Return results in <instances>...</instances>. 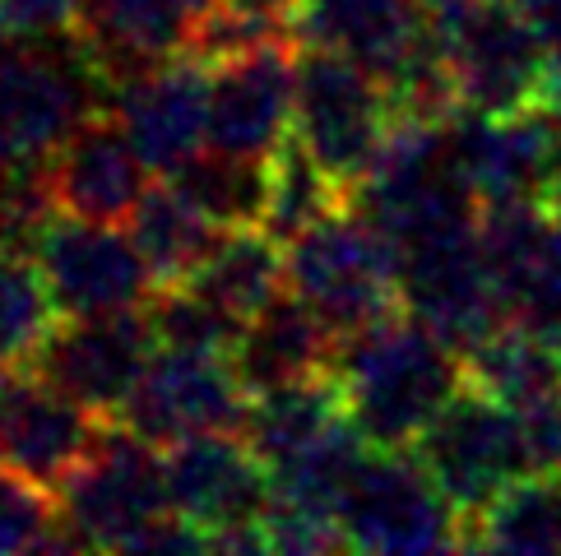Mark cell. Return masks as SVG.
I'll use <instances>...</instances> for the list:
<instances>
[{"mask_svg": "<svg viewBox=\"0 0 561 556\" xmlns=\"http://www.w3.org/2000/svg\"><path fill=\"white\" fill-rule=\"evenodd\" d=\"M334 375L344 390L348 422L376 450H413L440 408L465 390V357L413 311L339 339Z\"/></svg>", "mask_w": 561, "mask_h": 556, "instance_id": "6da1fadb", "label": "cell"}, {"mask_svg": "<svg viewBox=\"0 0 561 556\" xmlns=\"http://www.w3.org/2000/svg\"><path fill=\"white\" fill-rule=\"evenodd\" d=\"M112 97V79L79 33L51 43L0 37V163H47Z\"/></svg>", "mask_w": 561, "mask_h": 556, "instance_id": "7a4b0ae2", "label": "cell"}, {"mask_svg": "<svg viewBox=\"0 0 561 556\" xmlns=\"http://www.w3.org/2000/svg\"><path fill=\"white\" fill-rule=\"evenodd\" d=\"M56 496L75 543L93 552H130L139 533L172 514L163 450L116 417L103 422L93 450L70 468Z\"/></svg>", "mask_w": 561, "mask_h": 556, "instance_id": "3957f363", "label": "cell"}, {"mask_svg": "<svg viewBox=\"0 0 561 556\" xmlns=\"http://www.w3.org/2000/svg\"><path fill=\"white\" fill-rule=\"evenodd\" d=\"M459 112L511 116L538 103V43L511 0H423Z\"/></svg>", "mask_w": 561, "mask_h": 556, "instance_id": "277c9868", "label": "cell"}, {"mask_svg": "<svg viewBox=\"0 0 561 556\" xmlns=\"http://www.w3.org/2000/svg\"><path fill=\"white\" fill-rule=\"evenodd\" d=\"M288 288L339 339L404 306L394 251L357 209H339L288 242Z\"/></svg>", "mask_w": 561, "mask_h": 556, "instance_id": "5b68a950", "label": "cell"}, {"mask_svg": "<svg viewBox=\"0 0 561 556\" xmlns=\"http://www.w3.org/2000/svg\"><path fill=\"white\" fill-rule=\"evenodd\" d=\"M394 121L386 84L330 47H297L293 139L344 190L363 182L371 158Z\"/></svg>", "mask_w": 561, "mask_h": 556, "instance_id": "8992f818", "label": "cell"}, {"mask_svg": "<svg viewBox=\"0 0 561 556\" xmlns=\"http://www.w3.org/2000/svg\"><path fill=\"white\" fill-rule=\"evenodd\" d=\"M348 552H446L465 520L413 450H367L339 501Z\"/></svg>", "mask_w": 561, "mask_h": 556, "instance_id": "52a82bcc", "label": "cell"}, {"mask_svg": "<svg viewBox=\"0 0 561 556\" xmlns=\"http://www.w3.org/2000/svg\"><path fill=\"white\" fill-rule=\"evenodd\" d=\"M247 417H251V390L242 385L232 357L153 348L149 367L139 371L116 422H126L158 450H168L176 441H191V436L247 431Z\"/></svg>", "mask_w": 561, "mask_h": 556, "instance_id": "ba28073f", "label": "cell"}, {"mask_svg": "<svg viewBox=\"0 0 561 556\" xmlns=\"http://www.w3.org/2000/svg\"><path fill=\"white\" fill-rule=\"evenodd\" d=\"M413 454L436 478V487L450 496L459 520L478 514L501 487L525 478L515 408H506L483 390H473L469 381L440 408L436 422L417 436Z\"/></svg>", "mask_w": 561, "mask_h": 556, "instance_id": "9c48e42d", "label": "cell"}, {"mask_svg": "<svg viewBox=\"0 0 561 556\" xmlns=\"http://www.w3.org/2000/svg\"><path fill=\"white\" fill-rule=\"evenodd\" d=\"M394 265H399L404 311H413L446 344H455L459 357L511 321L496 278L483 260V246H478V228L417 242L399 251Z\"/></svg>", "mask_w": 561, "mask_h": 556, "instance_id": "30bf717a", "label": "cell"}, {"mask_svg": "<svg viewBox=\"0 0 561 556\" xmlns=\"http://www.w3.org/2000/svg\"><path fill=\"white\" fill-rule=\"evenodd\" d=\"M153 325L145 306L103 311V315H61L47 344L33 352V371L47 385L70 394L98 417H116L139 371L153 357Z\"/></svg>", "mask_w": 561, "mask_h": 556, "instance_id": "8fae6325", "label": "cell"}, {"mask_svg": "<svg viewBox=\"0 0 561 556\" xmlns=\"http://www.w3.org/2000/svg\"><path fill=\"white\" fill-rule=\"evenodd\" d=\"M297 37L278 33L214 61L209 74V149L270 163L293 135Z\"/></svg>", "mask_w": 561, "mask_h": 556, "instance_id": "7c38bea8", "label": "cell"}, {"mask_svg": "<svg viewBox=\"0 0 561 556\" xmlns=\"http://www.w3.org/2000/svg\"><path fill=\"white\" fill-rule=\"evenodd\" d=\"M33 260L61 315L130 311L153 297L145 255L116 223H89V218L56 209L43 236L33 242Z\"/></svg>", "mask_w": 561, "mask_h": 556, "instance_id": "4fadbf2b", "label": "cell"}, {"mask_svg": "<svg viewBox=\"0 0 561 556\" xmlns=\"http://www.w3.org/2000/svg\"><path fill=\"white\" fill-rule=\"evenodd\" d=\"M209 61L176 51L116 84L112 107L153 176H176L209 149Z\"/></svg>", "mask_w": 561, "mask_h": 556, "instance_id": "5bb4252c", "label": "cell"}, {"mask_svg": "<svg viewBox=\"0 0 561 556\" xmlns=\"http://www.w3.org/2000/svg\"><path fill=\"white\" fill-rule=\"evenodd\" d=\"M103 422L107 417L75 404L33 367H0V468L56 491L93 450Z\"/></svg>", "mask_w": 561, "mask_h": 556, "instance_id": "9a60e30c", "label": "cell"}, {"mask_svg": "<svg viewBox=\"0 0 561 556\" xmlns=\"http://www.w3.org/2000/svg\"><path fill=\"white\" fill-rule=\"evenodd\" d=\"M163 464H168L172 510L195 529H205L209 547L232 529L260 524V514L270 510V468L247 445L242 431L176 441L163 450Z\"/></svg>", "mask_w": 561, "mask_h": 556, "instance_id": "2e32d148", "label": "cell"}, {"mask_svg": "<svg viewBox=\"0 0 561 556\" xmlns=\"http://www.w3.org/2000/svg\"><path fill=\"white\" fill-rule=\"evenodd\" d=\"M455 149L483 205L501 200H543L552 176L561 172V112L519 107L511 116L455 112Z\"/></svg>", "mask_w": 561, "mask_h": 556, "instance_id": "e0dca14e", "label": "cell"}, {"mask_svg": "<svg viewBox=\"0 0 561 556\" xmlns=\"http://www.w3.org/2000/svg\"><path fill=\"white\" fill-rule=\"evenodd\" d=\"M149 167L135 153L116 107L93 112L84 126L47 158L51 200L61 213L89 218V223H130L135 205L149 190Z\"/></svg>", "mask_w": 561, "mask_h": 556, "instance_id": "ac0fdd59", "label": "cell"}, {"mask_svg": "<svg viewBox=\"0 0 561 556\" xmlns=\"http://www.w3.org/2000/svg\"><path fill=\"white\" fill-rule=\"evenodd\" d=\"M288 33L297 47L344 51L390 89L427 47V14L423 0H297Z\"/></svg>", "mask_w": 561, "mask_h": 556, "instance_id": "d6986e66", "label": "cell"}, {"mask_svg": "<svg viewBox=\"0 0 561 556\" xmlns=\"http://www.w3.org/2000/svg\"><path fill=\"white\" fill-rule=\"evenodd\" d=\"M79 43L116 84L191 47L182 0H79Z\"/></svg>", "mask_w": 561, "mask_h": 556, "instance_id": "ffe728a7", "label": "cell"}, {"mask_svg": "<svg viewBox=\"0 0 561 556\" xmlns=\"http://www.w3.org/2000/svg\"><path fill=\"white\" fill-rule=\"evenodd\" d=\"M339 334L320 321L297 292L278 297L242 329V344L232 348V367L251 394H265L274 385H293L307 375L334 371Z\"/></svg>", "mask_w": 561, "mask_h": 556, "instance_id": "44dd1931", "label": "cell"}, {"mask_svg": "<svg viewBox=\"0 0 561 556\" xmlns=\"http://www.w3.org/2000/svg\"><path fill=\"white\" fill-rule=\"evenodd\" d=\"M191 292H199L205 302L224 306L228 315H237L242 325H251L270 302H278L288 288V255L284 242L260 228V223H242V228H224V236L214 242V251L205 255V265L191 274V283H182Z\"/></svg>", "mask_w": 561, "mask_h": 556, "instance_id": "7402d4cb", "label": "cell"}, {"mask_svg": "<svg viewBox=\"0 0 561 556\" xmlns=\"http://www.w3.org/2000/svg\"><path fill=\"white\" fill-rule=\"evenodd\" d=\"M224 236V228L199 209L172 176H153L145 200L130 213V242L145 255L153 292L191 283V274L205 265V255Z\"/></svg>", "mask_w": 561, "mask_h": 556, "instance_id": "603a6c76", "label": "cell"}, {"mask_svg": "<svg viewBox=\"0 0 561 556\" xmlns=\"http://www.w3.org/2000/svg\"><path fill=\"white\" fill-rule=\"evenodd\" d=\"M344 413V390H339L334 371L307 375L293 385H274L265 394H251V417H247V445L265 460V468L293 460L297 450L320 441Z\"/></svg>", "mask_w": 561, "mask_h": 556, "instance_id": "cb8c5ba5", "label": "cell"}, {"mask_svg": "<svg viewBox=\"0 0 561 556\" xmlns=\"http://www.w3.org/2000/svg\"><path fill=\"white\" fill-rule=\"evenodd\" d=\"M459 552H561V473H525L469 514Z\"/></svg>", "mask_w": 561, "mask_h": 556, "instance_id": "d4e9b609", "label": "cell"}, {"mask_svg": "<svg viewBox=\"0 0 561 556\" xmlns=\"http://www.w3.org/2000/svg\"><path fill=\"white\" fill-rule=\"evenodd\" d=\"M465 381L506 408H525L534 399L561 394V352L525 325L506 321L478 348L465 352Z\"/></svg>", "mask_w": 561, "mask_h": 556, "instance_id": "484cf974", "label": "cell"}, {"mask_svg": "<svg viewBox=\"0 0 561 556\" xmlns=\"http://www.w3.org/2000/svg\"><path fill=\"white\" fill-rule=\"evenodd\" d=\"M339 209H348V190L288 135L270 158V200L260 213V228H270L288 246Z\"/></svg>", "mask_w": 561, "mask_h": 556, "instance_id": "4316f807", "label": "cell"}, {"mask_svg": "<svg viewBox=\"0 0 561 556\" xmlns=\"http://www.w3.org/2000/svg\"><path fill=\"white\" fill-rule=\"evenodd\" d=\"M191 200L205 209L218 228H242V223H260L270 200V163H255V158H232L205 149L172 176Z\"/></svg>", "mask_w": 561, "mask_h": 556, "instance_id": "83f0119b", "label": "cell"}, {"mask_svg": "<svg viewBox=\"0 0 561 556\" xmlns=\"http://www.w3.org/2000/svg\"><path fill=\"white\" fill-rule=\"evenodd\" d=\"M61 321L33 255L0 251V367H28Z\"/></svg>", "mask_w": 561, "mask_h": 556, "instance_id": "f1b7e54d", "label": "cell"}, {"mask_svg": "<svg viewBox=\"0 0 561 556\" xmlns=\"http://www.w3.org/2000/svg\"><path fill=\"white\" fill-rule=\"evenodd\" d=\"M0 552H79L51 487L0 468Z\"/></svg>", "mask_w": 561, "mask_h": 556, "instance_id": "f546056e", "label": "cell"}, {"mask_svg": "<svg viewBox=\"0 0 561 556\" xmlns=\"http://www.w3.org/2000/svg\"><path fill=\"white\" fill-rule=\"evenodd\" d=\"M149 325H153V344L158 348H186V352H224L232 357V348L242 344V321L228 315L224 306L205 302L191 288H163L153 292L149 302Z\"/></svg>", "mask_w": 561, "mask_h": 556, "instance_id": "4dcf8cb0", "label": "cell"}, {"mask_svg": "<svg viewBox=\"0 0 561 556\" xmlns=\"http://www.w3.org/2000/svg\"><path fill=\"white\" fill-rule=\"evenodd\" d=\"M56 200L47 163H0V251L33 255V242L51 223Z\"/></svg>", "mask_w": 561, "mask_h": 556, "instance_id": "1f68e13d", "label": "cell"}, {"mask_svg": "<svg viewBox=\"0 0 561 556\" xmlns=\"http://www.w3.org/2000/svg\"><path fill=\"white\" fill-rule=\"evenodd\" d=\"M511 321L561 352V223H552L534 269L511 297Z\"/></svg>", "mask_w": 561, "mask_h": 556, "instance_id": "d6a6232c", "label": "cell"}, {"mask_svg": "<svg viewBox=\"0 0 561 556\" xmlns=\"http://www.w3.org/2000/svg\"><path fill=\"white\" fill-rule=\"evenodd\" d=\"M79 33V0H0V37L51 43Z\"/></svg>", "mask_w": 561, "mask_h": 556, "instance_id": "836d02e7", "label": "cell"}, {"mask_svg": "<svg viewBox=\"0 0 561 556\" xmlns=\"http://www.w3.org/2000/svg\"><path fill=\"white\" fill-rule=\"evenodd\" d=\"M515 14L529 24L534 43H538V103L561 112V0H511Z\"/></svg>", "mask_w": 561, "mask_h": 556, "instance_id": "e575fe53", "label": "cell"}, {"mask_svg": "<svg viewBox=\"0 0 561 556\" xmlns=\"http://www.w3.org/2000/svg\"><path fill=\"white\" fill-rule=\"evenodd\" d=\"M232 10H242V14H255V19H274V24H288L293 10H297V0H228Z\"/></svg>", "mask_w": 561, "mask_h": 556, "instance_id": "d590c367", "label": "cell"}, {"mask_svg": "<svg viewBox=\"0 0 561 556\" xmlns=\"http://www.w3.org/2000/svg\"><path fill=\"white\" fill-rule=\"evenodd\" d=\"M218 5H224V0H182V10L191 14V24H195V19H205L209 10H218Z\"/></svg>", "mask_w": 561, "mask_h": 556, "instance_id": "8d00e7d4", "label": "cell"}]
</instances>
